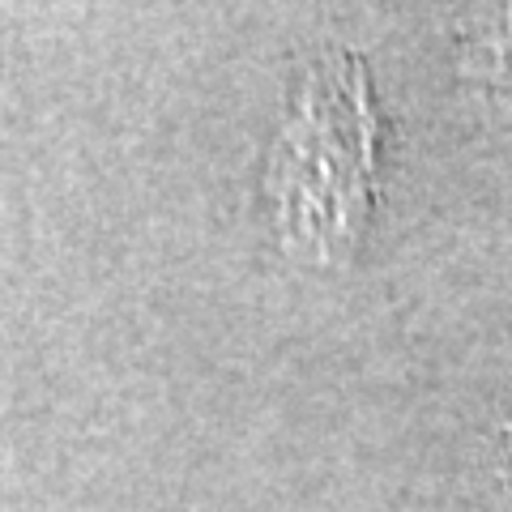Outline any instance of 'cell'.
Masks as SVG:
<instances>
[{"instance_id":"obj_1","label":"cell","mask_w":512,"mask_h":512,"mask_svg":"<svg viewBox=\"0 0 512 512\" xmlns=\"http://www.w3.org/2000/svg\"><path fill=\"white\" fill-rule=\"evenodd\" d=\"M265 184L282 239L308 261H338L359 239L376 188V124L355 56H329L308 69Z\"/></svg>"}]
</instances>
